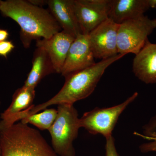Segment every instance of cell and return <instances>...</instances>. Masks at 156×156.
<instances>
[{
  "mask_svg": "<svg viewBox=\"0 0 156 156\" xmlns=\"http://www.w3.org/2000/svg\"><path fill=\"white\" fill-rule=\"evenodd\" d=\"M75 39L72 36L62 30L49 38L37 40L36 46L47 52L55 73H60L71 45Z\"/></svg>",
  "mask_w": 156,
  "mask_h": 156,
  "instance_id": "obj_10",
  "label": "cell"
},
{
  "mask_svg": "<svg viewBox=\"0 0 156 156\" xmlns=\"http://www.w3.org/2000/svg\"><path fill=\"white\" fill-rule=\"evenodd\" d=\"M151 8H156V0H149Z\"/></svg>",
  "mask_w": 156,
  "mask_h": 156,
  "instance_id": "obj_22",
  "label": "cell"
},
{
  "mask_svg": "<svg viewBox=\"0 0 156 156\" xmlns=\"http://www.w3.org/2000/svg\"><path fill=\"white\" fill-rule=\"evenodd\" d=\"M125 56L124 54H119L111 58L102 59L90 67L65 77L63 87L56 95L44 103L36 106L34 105L26 110L18 114L17 119L21 120L51 105H73L78 101L87 98L94 91L107 69Z\"/></svg>",
  "mask_w": 156,
  "mask_h": 156,
  "instance_id": "obj_2",
  "label": "cell"
},
{
  "mask_svg": "<svg viewBox=\"0 0 156 156\" xmlns=\"http://www.w3.org/2000/svg\"><path fill=\"white\" fill-rule=\"evenodd\" d=\"M57 115V109L47 108L41 112L26 117L20 121L24 124H31L40 130L48 131L55 122Z\"/></svg>",
  "mask_w": 156,
  "mask_h": 156,
  "instance_id": "obj_16",
  "label": "cell"
},
{
  "mask_svg": "<svg viewBox=\"0 0 156 156\" xmlns=\"http://www.w3.org/2000/svg\"><path fill=\"white\" fill-rule=\"evenodd\" d=\"M110 0H73L82 33L89 34L109 18Z\"/></svg>",
  "mask_w": 156,
  "mask_h": 156,
  "instance_id": "obj_7",
  "label": "cell"
},
{
  "mask_svg": "<svg viewBox=\"0 0 156 156\" xmlns=\"http://www.w3.org/2000/svg\"><path fill=\"white\" fill-rule=\"evenodd\" d=\"M119 24L108 18L88 34L95 58L107 59L119 54L118 31Z\"/></svg>",
  "mask_w": 156,
  "mask_h": 156,
  "instance_id": "obj_8",
  "label": "cell"
},
{
  "mask_svg": "<svg viewBox=\"0 0 156 156\" xmlns=\"http://www.w3.org/2000/svg\"><path fill=\"white\" fill-rule=\"evenodd\" d=\"M15 48L12 41H9L0 42V56L7 58L8 55Z\"/></svg>",
  "mask_w": 156,
  "mask_h": 156,
  "instance_id": "obj_19",
  "label": "cell"
},
{
  "mask_svg": "<svg viewBox=\"0 0 156 156\" xmlns=\"http://www.w3.org/2000/svg\"><path fill=\"white\" fill-rule=\"evenodd\" d=\"M35 89L24 86L17 89L10 106L1 114L2 121H5L32 106L35 97Z\"/></svg>",
  "mask_w": 156,
  "mask_h": 156,
  "instance_id": "obj_15",
  "label": "cell"
},
{
  "mask_svg": "<svg viewBox=\"0 0 156 156\" xmlns=\"http://www.w3.org/2000/svg\"><path fill=\"white\" fill-rule=\"evenodd\" d=\"M156 29V19L145 15L119 24L118 31L119 54L136 55L148 41V37Z\"/></svg>",
  "mask_w": 156,
  "mask_h": 156,
  "instance_id": "obj_5",
  "label": "cell"
},
{
  "mask_svg": "<svg viewBox=\"0 0 156 156\" xmlns=\"http://www.w3.org/2000/svg\"><path fill=\"white\" fill-rule=\"evenodd\" d=\"M95 57L88 35L80 34L74 40L62 68V75L65 77L95 64Z\"/></svg>",
  "mask_w": 156,
  "mask_h": 156,
  "instance_id": "obj_9",
  "label": "cell"
},
{
  "mask_svg": "<svg viewBox=\"0 0 156 156\" xmlns=\"http://www.w3.org/2000/svg\"><path fill=\"white\" fill-rule=\"evenodd\" d=\"M57 116L49 129L52 148L60 156H75L73 142L77 137L80 119L73 105H58Z\"/></svg>",
  "mask_w": 156,
  "mask_h": 156,
  "instance_id": "obj_4",
  "label": "cell"
},
{
  "mask_svg": "<svg viewBox=\"0 0 156 156\" xmlns=\"http://www.w3.org/2000/svg\"><path fill=\"white\" fill-rule=\"evenodd\" d=\"M1 102H0V106H1Z\"/></svg>",
  "mask_w": 156,
  "mask_h": 156,
  "instance_id": "obj_25",
  "label": "cell"
},
{
  "mask_svg": "<svg viewBox=\"0 0 156 156\" xmlns=\"http://www.w3.org/2000/svg\"><path fill=\"white\" fill-rule=\"evenodd\" d=\"M0 156H2V150H1V147H0Z\"/></svg>",
  "mask_w": 156,
  "mask_h": 156,
  "instance_id": "obj_23",
  "label": "cell"
},
{
  "mask_svg": "<svg viewBox=\"0 0 156 156\" xmlns=\"http://www.w3.org/2000/svg\"><path fill=\"white\" fill-rule=\"evenodd\" d=\"M144 128L143 134L134 133L136 135L141 136L149 141L140 145L139 148L140 151L142 153L156 152V116Z\"/></svg>",
  "mask_w": 156,
  "mask_h": 156,
  "instance_id": "obj_17",
  "label": "cell"
},
{
  "mask_svg": "<svg viewBox=\"0 0 156 156\" xmlns=\"http://www.w3.org/2000/svg\"><path fill=\"white\" fill-rule=\"evenodd\" d=\"M106 156H120L117 152L115 145V139L113 136H110L106 138Z\"/></svg>",
  "mask_w": 156,
  "mask_h": 156,
  "instance_id": "obj_18",
  "label": "cell"
},
{
  "mask_svg": "<svg viewBox=\"0 0 156 156\" xmlns=\"http://www.w3.org/2000/svg\"><path fill=\"white\" fill-rule=\"evenodd\" d=\"M49 11L61 29L76 38L82 34L73 6V0H48Z\"/></svg>",
  "mask_w": 156,
  "mask_h": 156,
  "instance_id": "obj_12",
  "label": "cell"
},
{
  "mask_svg": "<svg viewBox=\"0 0 156 156\" xmlns=\"http://www.w3.org/2000/svg\"><path fill=\"white\" fill-rule=\"evenodd\" d=\"M0 11L14 20L20 28V38L28 48L33 40L48 39L61 30V27L49 11L24 0L2 1Z\"/></svg>",
  "mask_w": 156,
  "mask_h": 156,
  "instance_id": "obj_1",
  "label": "cell"
},
{
  "mask_svg": "<svg viewBox=\"0 0 156 156\" xmlns=\"http://www.w3.org/2000/svg\"><path fill=\"white\" fill-rule=\"evenodd\" d=\"M149 0H110L109 18L118 24L144 15Z\"/></svg>",
  "mask_w": 156,
  "mask_h": 156,
  "instance_id": "obj_13",
  "label": "cell"
},
{
  "mask_svg": "<svg viewBox=\"0 0 156 156\" xmlns=\"http://www.w3.org/2000/svg\"><path fill=\"white\" fill-rule=\"evenodd\" d=\"M2 156H58L40 132L15 123L0 129Z\"/></svg>",
  "mask_w": 156,
  "mask_h": 156,
  "instance_id": "obj_3",
  "label": "cell"
},
{
  "mask_svg": "<svg viewBox=\"0 0 156 156\" xmlns=\"http://www.w3.org/2000/svg\"><path fill=\"white\" fill-rule=\"evenodd\" d=\"M29 2L34 5L42 7L45 5H48V1L45 0H29Z\"/></svg>",
  "mask_w": 156,
  "mask_h": 156,
  "instance_id": "obj_20",
  "label": "cell"
},
{
  "mask_svg": "<svg viewBox=\"0 0 156 156\" xmlns=\"http://www.w3.org/2000/svg\"><path fill=\"white\" fill-rule=\"evenodd\" d=\"M54 73L55 70L47 52L37 48L34 52L31 69L23 86L35 89L45 77Z\"/></svg>",
  "mask_w": 156,
  "mask_h": 156,
  "instance_id": "obj_14",
  "label": "cell"
},
{
  "mask_svg": "<svg viewBox=\"0 0 156 156\" xmlns=\"http://www.w3.org/2000/svg\"><path fill=\"white\" fill-rule=\"evenodd\" d=\"M1 2H2V1H0V4H1Z\"/></svg>",
  "mask_w": 156,
  "mask_h": 156,
  "instance_id": "obj_24",
  "label": "cell"
},
{
  "mask_svg": "<svg viewBox=\"0 0 156 156\" xmlns=\"http://www.w3.org/2000/svg\"><path fill=\"white\" fill-rule=\"evenodd\" d=\"M132 70L135 76L143 83H156V44L147 41L135 55Z\"/></svg>",
  "mask_w": 156,
  "mask_h": 156,
  "instance_id": "obj_11",
  "label": "cell"
},
{
  "mask_svg": "<svg viewBox=\"0 0 156 156\" xmlns=\"http://www.w3.org/2000/svg\"><path fill=\"white\" fill-rule=\"evenodd\" d=\"M9 35L8 30L5 29H0V42L7 41Z\"/></svg>",
  "mask_w": 156,
  "mask_h": 156,
  "instance_id": "obj_21",
  "label": "cell"
},
{
  "mask_svg": "<svg viewBox=\"0 0 156 156\" xmlns=\"http://www.w3.org/2000/svg\"><path fill=\"white\" fill-rule=\"evenodd\" d=\"M137 92L122 103L107 108H95L85 113L80 118V126L92 134H101L107 138L112 136L120 115L138 96Z\"/></svg>",
  "mask_w": 156,
  "mask_h": 156,
  "instance_id": "obj_6",
  "label": "cell"
}]
</instances>
